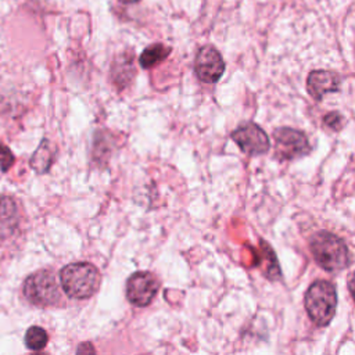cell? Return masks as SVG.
Masks as SVG:
<instances>
[{"label": "cell", "mask_w": 355, "mask_h": 355, "mask_svg": "<svg viewBox=\"0 0 355 355\" xmlns=\"http://www.w3.org/2000/svg\"><path fill=\"white\" fill-rule=\"evenodd\" d=\"M309 250L319 266L327 272H338L349 265V252L344 240L334 233L322 230L309 240Z\"/></svg>", "instance_id": "obj_1"}, {"label": "cell", "mask_w": 355, "mask_h": 355, "mask_svg": "<svg viewBox=\"0 0 355 355\" xmlns=\"http://www.w3.org/2000/svg\"><path fill=\"white\" fill-rule=\"evenodd\" d=\"M60 283L69 298L85 300L98 290L100 273L89 262H73L61 269Z\"/></svg>", "instance_id": "obj_2"}, {"label": "cell", "mask_w": 355, "mask_h": 355, "mask_svg": "<svg viewBox=\"0 0 355 355\" xmlns=\"http://www.w3.org/2000/svg\"><path fill=\"white\" fill-rule=\"evenodd\" d=\"M304 305L315 324L327 326L337 308L336 287L327 280H315L305 293Z\"/></svg>", "instance_id": "obj_3"}, {"label": "cell", "mask_w": 355, "mask_h": 355, "mask_svg": "<svg viewBox=\"0 0 355 355\" xmlns=\"http://www.w3.org/2000/svg\"><path fill=\"white\" fill-rule=\"evenodd\" d=\"M24 294L37 306H50L60 300L57 277L51 270L43 269L32 273L24 283Z\"/></svg>", "instance_id": "obj_4"}, {"label": "cell", "mask_w": 355, "mask_h": 355, "mask_svg": "<svg viewBox=\"0 0 355 355\" xmlns=\"http://www.w3.org/2000/svg\"><path fill=\"white\" fill-rule=\"evenodd\" d=\"M276 141V155L283 159L305 157L311 153L308 137L304 132L293 128H277L273 132Z\"/></svg>", "instance_id": "obj_5"}, {"label": "cell", "mask_w": 355, "mask_h": 355, "mask_svg": "<svg viewBox=\"0 0 355 355\" xmlns=\"http://www.w3.org/2000/svg\"><path fill=\"white\" fill-rule=\"evenodd\" d=\"M158 287V279L153 273L146 270L135 272L126 282V298L135 306H147L153 302Z\"/></svg>", "instance_id": "obj_6"}, {"label": "cell", "mask_w": 355, "mask_h": 355, "mask_svg": "<svg viewBox=\"0 0 355 355\" xmlns=\"http://www.w3.org/2000/svg\"><path fill=\"white\" fill-rule=\"evenodd\" d=\"M194 72L204 83H216L225 72V61L216 47L205 44L198 49L194 60Z\"/></svg>", "instance_id": "obj_7"}, {"label": "cell", "mask_w": 355, "mask_h": 355, "mask_svg": "<svg viewBox=\"0 0 355 355\" xmlns=\"http://www.w3.org/2000/svg\"><path fill=\"white\" fill-rule=\"evenodd\" d=\"M233 141L248 155H261L269 151L270 143L266 133L254 122L240 125L232 132Z\"/></svg>", "instance_id": "obj_8"}, {"label": "cell", "mask_w": 355, "mask_h": 355, "mask_svg": "<svg viewBox=\"0 0 355 355\" xmlns=\"http://www.w3.org/2000/svg\"><path fill=\"white\" fill-rule=\"evenodd\" d=\"M341 86V78L334 71L327 69H315L309 72L306 79L308 93L316 100L320 101L327 93L338 92Z\"/></svg>", "instance_id": "obj_9"}, {"label": "cell", "mask_w": 355, "mask_h": 355, "mask_svg": "<svg viewBox=\"0 0 355 355\" xmlns=\"http://www.w3.org/2000/svg\"><path fill=\"white\" fill-rule=\"evenodd\" d=\"M18 225L17 204L11 197L0 196V237L10 236Z\"/></svg>", "instance_id": "obj_10"}, {"label": "cell", "mask_w": 355, "mask_h": 355, "mask_svg": "<svg viewBox=\"0 0 355 355\" xmlns=\"http://www.w3.org/2000/svg\"><path fill=\"white\" fill-rule=\"evenodd\" d=\"M171 51H172V49L162 43H153L141 51V54L139 57V64L141 68L150 69V68L161 64L164 60H166L168 55L171 54Z\"/></svg>", "instance_id": "obj_11"}, {"label": "cell", "mask_w": 355, "mask_h": 355, "mask_svg": "<svg viewBox=\"0 0 355 355\" xmlns=\"http://www.w3.org/2000/svg\"><path fill=\"white\" fill-rule=\"evenodd\" d=\"M54 161V150L53 146L49 140H42L40 146L36 148L31 158V166L37 172V173H44L50 169L51 164Z\"/></svg>", "instance_id": "obj_12"}, {"label": "cell", "mask_w": 355, "mask_h": 355, "mask_svg": "<svg viewBox=\"0 0 355 355\" xmlns=\"http://www.w3.org/2000/svg\"><path fill=\"white\" fill-rule=\"evenodd\" d=\"M133 72L135 73V68L132 64V54H122L118 60H115L114 65H112V79L115 82H119V85H126L130 80V76Z\"/></svg>", "instance_id": "obj_13"}, {"label": "cell", "mask_w": 355, "mask_h": 355, "mask_svg": "<svg viewBox=\"0 0 355 355\" xmlns=\"http://www.w3.org/2000/svg\"><path fill=\"white\" fill-rule=\"evenodd\" d=\"M49 336L43 327L32 326L25 333V344L32 351H40L47 345Z\"/></svg>", "instance_id": "obj_14"}, {"label": "cell", "mask_w": 355, "mask_h": 355, "mask_svg": "<svg viewBox=\"0 0 355 355\" xmlns=\"http://www.w3.org/2000/svg\"><path fill=\"white\" fill-rule=\"evenodd\" d=\"M14 159L15 158H14L11 150L0 141V168L3 171H7L14 164Z\"/></svg>", "instance_id": "obj_15"}, {"label": "cell", "mask_w": 355, "mask_h": 355, "mask_svg": "<svg viewBox=\"0 0 355 355\" xmlns=\"http://www.w3.org/2000/svg\"><path fill=\"white\" fill-rule=\"evenodd\" d=\"M323 121H324V123H326L329 128H331L333 130H340L341 126H343V123H344L343 115H341L340 112H337V111H331V112H329L327 115H324Z\"/></svg>", "instance_id": "obj_16"}, {"label": "cell", "mask_w": 355, "mask_h": 355, "mask_svg": "<svg viewBox=\"0 0 355 355\" xmlns=\"http://www.w3.org/2000/svg\"><path fill=\"white\" fill-rule=\"evenodd\" d=\"M119 3H122V4H136V3H139L140 0H118Z\"/></svg>", "instance_id": "obj_17"}, {"label": "cell", "mask_w": 355, "mask_h": 355, "mask_svg": "<svg viewBox=\"0 0 355 355\" xmlns=\"http://www.w3.org/2000/svg\"><path fill=\"white\" fill-rule=\"evenodd\" d=\"M76 351H78V352H82V351H90V352H94V349L92 348V345H90V344H89V347H86V348H82V347H79Z\"/></svg>", "instance_id": "obj_18"}]
</instances>
